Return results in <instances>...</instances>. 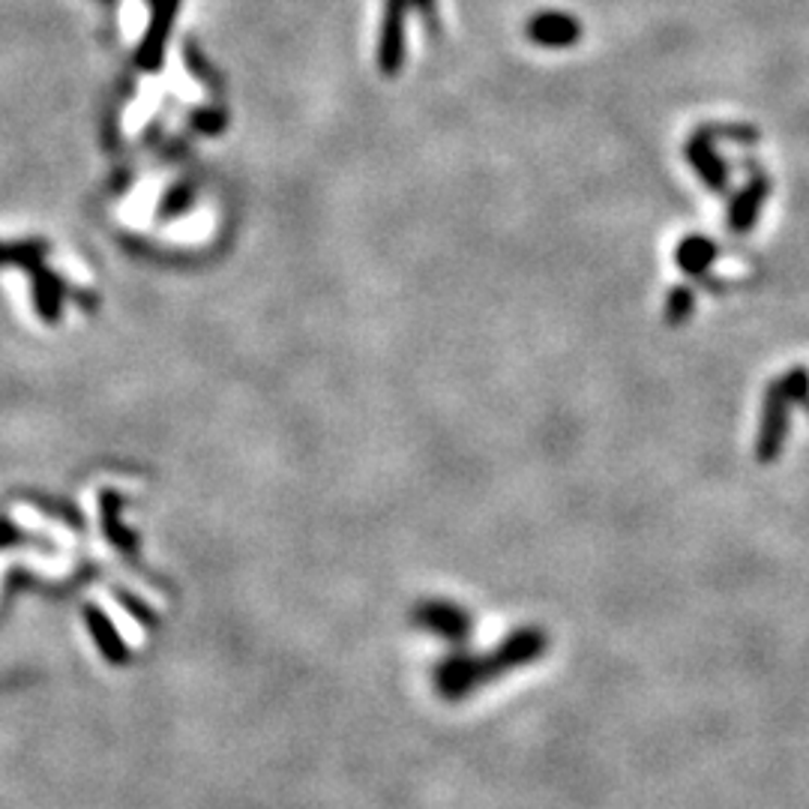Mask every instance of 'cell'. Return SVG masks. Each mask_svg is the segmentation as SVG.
<instances>
[{"label": "cell", "instance_id": "cell-1", "mask_svg": "<svg viewBox=\"0 0 809 809\" xmlns=\"http://www.w3.org/2000/svg\"><path fill=\"white\" fill-rule=\"evenodd\" d=\"M414 13V0H384V19L378 34V70L384 78H396L405 66V22Z\"/></svg>", "mask_w": 809, "mask_h": 809}, {"label": "cell", "instance_id": "cell-2", "mask_svg": "<svg viewBox=\"0 0 809 809\" xmlns=\"http://www.w3.org/2000/svg\"><path fill=\"white\" fill-rule=\"evenodd\" d=\"M684 154H687V162L692 166V171L699 174L701 183H704L711 193L716 195L728 193V166H725V159L720 157V150H716V138H713L708 123L689 135Z\"/></svg>", "mask_w": 809, "mask_h": 809}, {"label": "cell", "instance_id": "cell-3", "mask_svg": "<svg viewBox=\"0 0 809 809\" xmlns=\"http://www.w3.org/2000/svg\"><path fill=\"white\" fill-rule=\"evenodd\" d=\"M525 37L531 39L540 49H569L581 39V22L576 15L557 13V10H546L537 13L525 25Z\"/></svg>", "mask_w": 809, "mask_h": 809}, {"label": "cell", "instance_id": "cell-4", "mask_svg": "<svg viewBox=\"0 0 809 809\" xmlns=\"http://www.w3.org/2000/svg\"><path fill=\"white\" fill-rule=\"evenodd\" d=\"M771 195V177L761 174V171H752V177L744 183V189L732 198V207H728V229L735 234H744L756 225L761 207Z\"/></svg>", "mask_w": 809, "mask_h": 809}, {"label": "cell", "instance_id": "cell-5", "mask_svg": "<svg viewBox=\"0 0 809 809\" xmlns=\"http://www.w3.org/2000/svg\"><path fill=\"white\" fill-rule=\"evenodd\" d=\"M417 621L420 627L432 629L450 641H465V636L471 633V617L465 615L459 605L426 603L417 609Z\"/></svg>", "mask_w": 809, "mask_h": 809}, {"label": "cell", "instance_id": "cell-6", "mask_svg": "<svg viewBox=\"0 0 809 809\" xmlns=\"http://www.w3.org/2000/svg\"><path fill=\"white\" fill-rule=\"evenodd\" d=\"M543 651L546 636L540 629H519V633H513V636L501 645V651H498V657L492 663H495L498 672H504V669H513V665L534 663Z\"/></svg>", "mask_w": 809, "mask_h": 809}, {"label": "cell", "instance_id": "cell-7", "mask_svg": "<svg viewBox=\"0 0 809 809\" xmlns=\"http://www.w3.org/2000/svg\"><path fill=\"white\" fill-rule=\"evenodd\" d=\"M716 255H720V246H716L711 237H704V234H687L684 241L677 243L675 249V258L677 265H681V270L696 279H704V273H708L713 261H716Z\"/></svg>", "mask_w": 809, "mask_h": 809}, {"label": "cell", "instance_id": "cell-8", "mask_svg": "<svg viewBox=\"0 0 809 809\" xmlns=\"http://www.w3.org/2000/svg\"><path fill=\"white\" fill-rule=\"evenodd\" d=\"M696 309V291L681 285V289H672L669 301H665V321L669 324H684L689 315Z\"/></svg>", "mask_w": 809, "mask_h": 809}]
</instances>
